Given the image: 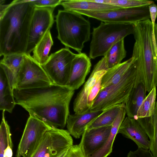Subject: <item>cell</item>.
I'll return each instance as SVG.
<instances>
[{
    "label": "cell",
    "instance_id": "obj_31",
    "mask_svg": "<svg viewBox=\"0 0 157 157\" xmlns=\"http://www.w3.org/2000/svg\"><path fill=\"white\" fill-rule=\"evenodd\" d=\"M102 78L98 81L93 87L88 96L87 99V106L88 111L90 110L94 100L101 90Z\"/></svg>",
    "mask_w": 157,
    "mask_h": 157
},
{
    "label": "cell",
    "instance_id": "obj_37",
    "mask_svg": "<svg viewBox=\"0 0 157 157\" xmlns=\"http://www.w3.org/2000/svg\"><path fill=\"white\" fill-rule=\"evenodd\" d=\"M70 148L63 151V152L59 154L58 155H57L56 157H65L68 153V152Z\"/></svg>",
    "mask_w": 157,
    "mask_h": 157
},
{
    "label": "cell",
    "instance_id": "obj_17",
    "mask_svg": "<svg viewBox=\"0 0 157 157\" xmlns=\"http://www.w3.org/2000/svg\"><path fill=\"white\" fill-rule=\"evenodd\" d=\"M147 91L143 77L141 73L137 71L134 86L125 103L128 117H136L139 109L147 96Z\"/></svg>",
    "mask_w": 157,
    "mask_h": 157
},
{
    "label": "cell",
    "instance_id": "obj_4",
    "mask_svg": "<svg viewBox=\"0 0 157 157\" xmlns=\"http://www.w3.org/2000/svg\"><path fill=\"white\" fill-rule=\"evenodd\" d=\"M56 21L58 39L66 47L81 53L90 40V21L80 14L64 10H58Z\"/></svg>",
    "mask_w": 157,
    "mask_h": 157
},
{
    "label": "cell",
    "instance_id": "obj_25",
    "mask_svg": "<svg viewBox=\"0 0 157 157\" xmlns=\"http://www.w3.org/2000/svg\"><path fill=\"white\" fill-rule=\"evenodd\" d=\"M53 44L50 29L48 30L38 42L33 50L32 57L42 66L48 61L49 54Z\"/></svg>",
    "mask_w": 157,
    "mask_h": 157
},
{
    "label": "cell",
    "instance_id": "obj_35",
    "mask_svg": "<svg viewBox=\"0 0 157 157\" xmlns=\"http://www.w3.org/2000/svg\"><path fill=\"white\" fill-rule=\"evenodd\" d=\"M148 8L153 29H154L155 21L157 17V5L155 3L152 4L148 6Z\"/></svg>",
    "mask_w": 157,
    "mask_h": 157
},
{
    "label": "cell",
    "instance_id": "obj_22",
    "mask_svg": "<svg viewBox=\"0 0 157 157\" xmlns=\"http://www.w3.org/2000/svg\"><path fill=\"white\" fill-rule=\"evenodd\" d=\"M15 105L13 90L4 71L0 67V109L12 113Z\"/></svg>",
    "mask_w": 157,
    "mask_h": 157
},
{
    "label": "cell",
    "instance_id": "obj_23",
    "mask_svg": "<svg viewBox=\"0 0 157 157\" xmlns=\"http://www.w3.org/2000/svg\"><path fill=\"white\" fill-rule=\"evenodd\" d=\"M134 59V57L132 56L129 59L108 70L102 78L101 90L117 83L125 73Z\"/></svg>",
    "mask_w": 157,
    "mask_h": 157
},
{
    "label": "cell",
    "instance_id": "obj_18",
    "mask_svg": "<svg viewBox=\"0 0 157 157\" xmlns=\"http://www.w3.org/2000/svg\"><path fill=\"white\" fill-rule=\"evenodd\" d=\"M102 111L90 110L80 114H69L66 123L67 131L75 138H79L85 130L86 126Z\"/></svg>",
    "mask_w": 157,
    "mask_h": 157
},
{
    "label": "cell",
    "instance_id": "obj_19",
    "mask_svg": "<svg viewBox=\"0 0 157 157\" xmlns=\"http://www.w3.org/2000/svg\"><path fill=\"white\" fill-rule=\"evenodd\" d=\"M24 54L5 55L0 61V67L5 73L13 90L15 88L18 74L24 61Z\"/></svg>",
    "mask_w": 157,
    "mask_h": 157
},
{
    "label": "cell",
    "instance_id": "obj_29",
    "mask_svg": "<svg viewBox=\"0 0 157 157\" xmlns=\"http://www.w3.org/2000/svg\"><path fill=\"white\" fill-rule=\"evenodd\" d=\"M94 1L124 8L149 6L154 3L152 1L147 0H94Z\"/></svg>",
    "mask_w": 157,
    "mask_h": 157
},
{
    "label": "cell",
    "instance_id": "obj_10",
    "mask_svg": "<svg viewBox=\"0 0 157 157\" xmlns=\"http://www.w3.org/2000/svg\"><path fill=\"white\" fill-rule=\"evenodd\" d=\"M52 127L32 116L29 117L18 145L16 157H31L46 132Z\"/></svg>",
    "mask_w": 157,
    "mask_h": 157
},
{
    "label": "cell",
    "instance_id": "obj_14",
    "mask_svg": "<svg viewBox=\"0 0 157 157\" xmlns=\"http://www.w3.org/2000/svg\"><path fill=\"white\" fill-rule=\"evenodd\" d=\"M112 125L86 129L79 144L86 157L99 149L109 136Z\"/></svg>",
    "mask_w": 157,
    "mask_h": 157
},
{
    "label": "cell",
    "instance_id": "obj_5",
    "mask_svg": "<svg viewBox=\"0 0 157 157\" xmlns=\"http://www.w3.org/2000/svg\"><path fill=\"white\" fill-rule=\"evenodd\" d=\"M135 29L134 24L101 22L98 26L93 28L90 46V58L94 59L104 56L115 43L129 35L133 34Z\"/></svg>",
    "mask_w": 157,
    "mask_h": 157
},
{
    "label": "cell",
    "instance_id": "obj_11",
    "mask_svg": "<svg viewBox=\"0 0 157 157\" xmlns=\"http://www.w3.org/2000/svg\"><path fill=\"white\" fill-rule=\"evenodd\" d=\"M73 145V139L67 130L52 128L46 132L31 157H56Z\"/></svg>",
    "mask_w": 157,
    "mask_h": 157
},
{
    "label": "cell",
    "instance_id": "obj_9",
    "mask_svg": "<svg viewBox=\"0 0 157 157\" xmlns=\"http://www.w3.org/2000/svg\"><path fill=\"white\" fill-rule=\"evenodd\" d=\"M76 55L65 47L49 56L48 61L42 66L53 84L66 86L72 63Z\"/></svg>",
    "mask_w": 157,
    "mask_h": 157
},
{
    "label": "cell",
    "instance_id": "obj_8",
    "mask_svg": "<svg viewBox=\"0 0 157 157\" xmlns=\"http://www.w3.org/2000/svg\"><path fill=\"white\" fill-rule=\"evenodd\" d=\"M53 84L43 67L30 54H25L23 63L18 74L15 89L22 90L36 88Z\"/></svg>",
    "mask_w": 157,
    "mask_h": 157
},
{
    "label": "cell",
    "instance_id": "obj_38",
    "mask_svg": "<svg viewBox=\"0 0 157 157\" xmlns=\"http://www.w3.org/2000/svg\"></svg>",
    "mask_w": 157,
    "mask_h": 157
},
{
    "label": "cell",
    "instance_id": "obj_26",
    "mask_svg": "<svg viewBox=\"0 0 157 157\" xmlns=\"http://www.w3.org/2000/svg\"><path fill=\"white\" fill-rule=\"evenodd\" d=\"M5 111H2L0 126V157H12L13 144L10 127L5 118Z\"/></svg>",
    "mask_w": 157,
    "mask_h": 157
},
{
    "label": "cell",
    "instance_id": "obj_34",
    "mask_svg": "<svg viewBox=\"0 0 157 157\" xmlns=\"http://www.w3.org/2000/svg\"><path fill=\"white\" fill-rule=\"evenodd\" d=\"M65 157H86L80 145H73L69 149Z\"/></svg>",
    "mask_w": 157,
    "mask_h": 157
},
{
    "label": "cell",
    "instance_id": "obj_30",
    "mask_svg": "<svg viewBox=\"0 0 157 157\" xmlns=\"http://www.w3.org/2000/svg\"><path fill=\"white\" fill-rule=\"evenodd\" d=\"M153 128V136L151 141L149 150L154 157H157V101L155 104V109L151 116Z\"/></svg>",
    "mask_w": 157,
    "mask_h": 157
},
{
    "label": "cell",
    "instance_id": "obj_12",
    "mask_svg": "<svg viewBox=\"0 0 157 157\" xmlns=\"http://www.w3.org/2000/svg\"><path fill=\"white\" fill-rule=\"evenodd\" d=\"M54 9L35 7L30 23L25 54H30L45 33L52 27L54 21Z\"/></svg>",
    "mask_w": 157,
    "mask_h": 157
},
{
    "label": "cell",
    "instance_id": "obj_6",
    "mask_svg": "<svg viewBox=\"0 0 157 157\" xmlns=\"http://www.w3.org/2000/svg\"><path fill=\"white\" fill-rule=\"evenodd\" d=\"M117 83L101 90L90 110L103 111L114 105L125 103L134 86L137 75L136 58Z\"/></svg>",
    "mask_w": 157,
    "mask_h": 157
},
{
    "label": "cell",
    "instance_id": "obj_13",
    "mask_svg": "<svg viewBox=\"0 0 157 157\" xmlns=\"http://www.w3.org/2000/svg\"><path fill=\"white\" fill-rule=\"evenodd\" d=\"M108 70L102 59L95 65L90 76L75 99L73 108L75 114L78 115L89 111L87 106L88 96L93 87Z\"/></svg>",
    "mask_w": 157,
    "mask_h": 157
},
{
    "label": "cell",
    "instance_id": "obj_32",
    "mask_svg": "<svg viewBox=\"0 0 157 157\" xmlns=\"http://www.w3.org/2000/svg\"><path fill=\"white\" fill-rule=\"evenodd\" d=\"M30 0L35 7L54 8H55L57 6L60 5L62 1V0Z\"/></svg>",
    "mask_w": 157,
    "mask_h": 157
},
{
    "label": "cell",
    "instance_id": "obj_2",
    "mask_svg": "<svg viewBox=\"0 0 157 157\" xmlns=\"http://www.w3.org/2000/svg\"><path fill=\"white\" fill-rule=\"evenodd\" d=\"M35 7L30 0H15L0 17V56L25 54Z\"/></svg>",
    "mask_w": 157,
    "mask_h": 157
},
{
    "label": "cell",
    "instance_id": "obj_7",
    "mask_svg": "<svg viewBox=\"0 0 157 157\" xmlns=\"http://www.w3.org/2000/svg\"><path fill=\"white\" fill-rule=\"evenodd\" d=\"M148 6L101 11L83 10L73 11L105 23L135 24L150 18Z\"/></svg>",
    "mask_w": 157,
    "mask_h": 157
},
{
    "label": "cell",
    "instance_id": "obj_33",
    "mask_svg": "<svg viewBox=\"0 0 157 157\" xmlns=\"http://www.w3.org/2000/svg\"><path fill=\"white\" fill-rule=\"evenodd\" d=\"M127 157H154L149 150L139 148L135 151H130Z\"/></svg>",
    "mask_w": 157,
    "mask_h": 157
},
{
    "label": "cell",
    "instance_id": "obj_27",
    "mask_svg": "<svg viewBox=\"0 0 157 157\" xmlns=\"http://www.w3.org/2000/svg\"><path fill=\"white\" fill-rule=\"evenodd\" d=\"M126 55V51L123 39L114 44L102 59L106 67L109 70L121 63Z\"/></svg>",
    "mask_w": 157,
    "mask_h": 157
},
{
    "label": "cell",
    "instance_id": "obj_24",
    "mask_svg": "<svg viewBox=\"0 0 157 157\" xmlns=\"http://www.w3.org/2000/svg\"><path fill=\"white\" fill-rule=\"evenodd\" d=\"M125 106L124 103L113 105L102 112L86 127V129L112 125L121 109Z\"/></svg>",
    "mask_w": 157,
    "mask_h": 157
},
{
    "label": "cell",
    "instance_id": "obj_3",
    "mask_svg": "<svg viewBox=\"0 0 157 157\" xmlns=\"http://www.w3.org/2000/svg\"><path fill=\"white\" fill-rule=\"evenodd\" d=\"M134 25L135 42L132 55L136 58L137 70L141 73L149 92L157 86V24L154 30L150 19Z\"/></svg>",
    "mask_w": 157,
    "mask_h": 157
},
{
    "label": "cell",
    "instance_id": "obj_28",
    "mask_svg": "<svg viewBox=\"0 0 157 157\" xmlns=\"http://www.w3.org/2000/svg\"><path fill=\"white\" fill-rule=\"evenodd\" d=\"M156 87L149 92L139 109L135 119L150 117L154 113L155 106Z\"/></svg>",
    "mask_w": 157,
    "mask_h": 157
},
{
    "label": "cell",
    "instance_id": "obj_21",
    "mask_svg": "<svg viewBox=\"0 0 157 157\" xmlns=\"http://www.w3.org/2000/svg\"><path fill=\"white\" fill-rule=\"evenodd\" d=\"M126 114L125 106L120 110L113 123L109 136L104 145L98 150L87 157H107L112 152L113 146L119 127Z\"/></svg>",
    "mask_w": 157,
    "mask_h": 157
},
{
    "label": "cell",
    "instance_id": "obj_16",
    "mask_svg": "<svg viewBox=\"0 0 157 157\" xmlns=\"http://www.w3.org/2000/svg\"><path fill=\"white\" fill-rule=\"evenodd\" d=\"M133 141L139 148L149 150L151 141L142 127L134 118L126 117L121 124L118 133Z\"/></svg>",
    "mask_w": 157,
    "mask_h": 157
},
{
    "label": "cell",
    "instance_id": "obj_36",
    "mask_svg": "<svg viewBox=\"0 0 157 157\" xmlns=\"http://www.w3.org/2000/svg\"><path fill=\"white\" fill-rule=\"evenodd\" d=\"M9 5L10 4L6 5L0 4V17L3 15Z\"/></svg>",
    "mask_w": 157,
    "mask_h": 157
},
{
    "label": "cell",
    "instance_id": "obj_20",
    "mask_svg": "<svg viewBox=\"0 0 157 157\" xmlns=\"http://www.w3.org/2000/svg\"><path fill=\"white\" fill-rule=\"evenodd\" d=\"M60 5L64 10L71 11L83 10L101 11L121 8L115 6L96 2L94 0H62Z\"/></svg>",
    "mask_w": 157,
    "mask_h": 157
},
{
    "label": "cell",
    "instance_id": "obj_1",
    "mask_svg": "<svg viewBox=\"0 0 157 157\" xmlns=\"http://www.w3.org/2000/svg\"><path fill=\"white\" fill-rule=\"evenodd\" d=\"M75 90L55 84L41 87L14 89L16 104L30 116L52 128H64L69 115V105Z\"/></svg>",
    "mask_w": 157,
    "mask_h": 157
},
{
    "label": "cell",
    "instance_id": "obj_15",
    "mask_svg": "<svg viewBox=\"0 0 157 157\" xmlns=\"http://www.w3.org/2000/svg\"><path fill=\"white\" fill-rule=\"evenodd\" d=\"M91 64L90 58L84 53L76 54L71 64L70 73L66 86L75 90L84 82L90 72Z\"/></svg>",
    "mask_w": 157,
    "mask_h": 157
}]
</instances>
